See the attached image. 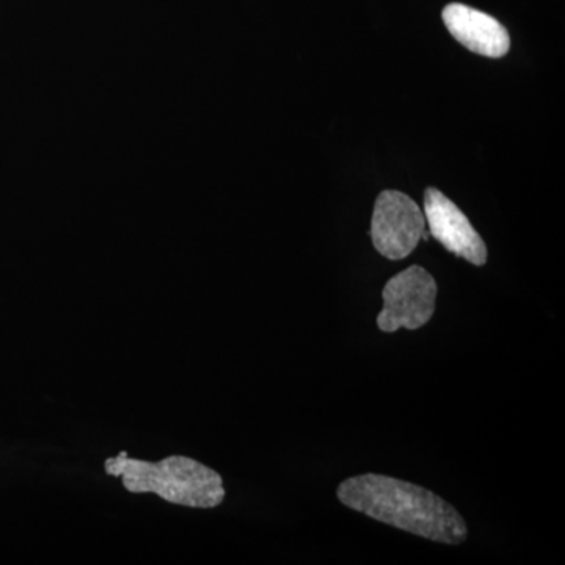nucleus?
Returning <instances> with one entry per match:
<instances>
[{
	"instance_id": "f257e3e1",
	"label": "nucleus",
	"mask_w": 565,
	"mask_h": 565,
	"mask_svg": "<svg viewBox=\"0 0 565 565\" xmlns=\"http://www.w3.org/2000/svg\"><path fill=\"white\" fill-rule=\"evenodd\" d=\"M337 494L345 508L397 530L440 544L467 541V523L457 509L411 482L384 475H360L341 482Z\"/></svg>"
},
{
	"instance_id": "f03ea898",
	"label": "nucleus",
	"mask_w": 565,
	"mask_h": 565,
	"mask_svg": "<svg viewBox=\"0 0 565 565\" xmlns=\"http://www.w3.org/2000/svg\"><path fill=\"white\" fill-rule=\"evenodd\" d=\"M104 471L121 478L128 492L154 493L184 508L214 509L225 500L222 476L191 457L170 456L161 462H148L122 451L106 459Z\"/></svg>"
},
{
	"instance_id": "7ed1b4c3",
	"label": "nucleus",
	"mask_w": 565,
	"mask_h": 565,
	"mask_svg": "<svg viewBox=\"0 0 565 565\" xmlns=\"http://www.w3.org/2000/svg\"><path fill=\"white\" fill-rule=\"evenodd\" d=\"M437 292V281L422 266L394 275L382 291L384 308L377 316L379 329L385 333L422 329L433 319Z\"/></svg>"
},
{
	"instance_id": "20e7f679",
	"label": "nucleus",
	"mask_w": 565,
	"mask_h": 565,
	"mask_svg": "<svg viewBox=\"0 0 565 565\" xmlns=\"http://www.w3.org/2000/svg\"><path fill=\"white\" fill-rule=\"evenodd\" d=\"M426 217L415 200L403 192L384 191L374 204L371 239L386 259L407 258L426 233Z\"/></svg>"
},
{
	"instance_id": "39448f33",
	"label": "nucleus",
	"mask_w": 565,
	"mask_h": 565,
	"mask_svg": "<svg viewBox=\"0 0 565 565\" xmlns=\"http://www.w3.org/2000/svg\"><path fill=\"white\" fill-rule=\"evenodd\" d=\"M424 217L429 225V234L452 255L463 258L475 266L487 263V247L467 215L437 189L429 188L424 193Z\"/></svg>"
},
{
	"instance_id": "423d86ee",
	"label": "nucleus",
	"mask_w": 565,
	"mask_h": 565,
	"mask_svg": "<svg viewBox=\"0 0 565 565\" xmlns=\"http://www.w3.org/2000/svg\"><path fill=\"white\" fill-rule=\"evenodd\" d=\"M441 17L449 33L475 54L500 58L511 50V36L504 25L484 11L449 3Z\"/></svg>"
}]
</instances>
